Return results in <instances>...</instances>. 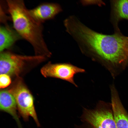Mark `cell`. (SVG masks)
I'll return each mask as SVG.
<instances>
[{"instance_id": "obj_7", "label": "cell", "mask_w": 128, "mask_h": 128, "mask_svg": "<svg viewBox=\"0 0 128 128\" xmlns=\"http://www.w3.org/2000/svg\"><path fill=\"white\" fill-rule=\"evenodd\" d=\"M62 10L59 4L48 3H43L29 10L30 14L34 19L42 23L46 21L53 18Z\"/></svg>"}, {"instance_id": "obj_2", "label": "cell", "mask_w": 128, "mask_h": 128, "mask_svg": "<svg viewBox=\"0 0 128 128\" xmlns=\"http://www.w3.org/2000/svg\"><path fill=\"white\" fill-rule=\"evenodd\" d=\"M6 1L8 11L14 30L32 45L37 53L50 55L51 53L44 38L42 23L32 16L23 0Z\"/></svg>"}, {"instance_id": "obj_11", "label": "cell", "mask_w": 128, "mask_h": 128, "mask_svg": "<svg viewBox=\"0 0 128 128\" xmlns=\"http://www.w3.org/2000/svg\"><path fill=\"white\" fill-rule=\"evenodd\" d=\"M114 4L115 11L118 18L128 20V0H116Z\"/></svg>"}, {"instance_id": "obj_4", "label": "cell", "mask_w": 128, "mask_h": 128, "mask_svg": "<svg viewBox=\"0 0 128 128\" xmlns=\"http://www.w3.org/2000/svg\"><path fill=\"white\" fill-rule=\"evenodd\" d=\"M42 74L45 77L60 79L72 83L76 87L74 77L76 74L84 73L85 70L68 63L51 64L49 63L41 69Z\"/></svg>"}, {"instance_id": "obj_6", "label": "cell", "mask_w": 128, "mask_h": 128, "mask_svg": "<svg viewBox=\"0 0 128 128\" xmlns=\"http://www.w3.org/2000/svg\"><path fill=\"white\" fill-rule=\"evenodd\" d=\"M0 55V73L8 75H17L20 72L25 60L33 57L22 56L9 52H1Z\"/></svg>"}, {"instance_id": "obj_5", "label": "cell", "mask_w": 128, "mask_h": 128, "mask_svg": "<svg viewBox=\"0 0 128 128\" xmlns=\"http://www.w3.org/2000/svg\"><path fill=\"white\" fill-rule=\"evenodd\" d=\"M106 104L94 110L87 111L85 120L94 128H117L112 110Z\"/></svg>"}, {"instance_id": "obj_12", "label": "cell", "mask_w": 128, "mask_h": 128, "mask_svg": "<svg viewBox=\"0 0 128 128\" xmlns=\"http://www.w3.org/2000/svg\"><path fill=\"white\" fill-rule=\"evenodd\" d=\"M11 82L9 76L6 74H1L0 76V87L4 88L9 86Z\"/></svg>"}, {"instance_id": "obj_3", "label": "cell", "mask_w": 128, "mask_h": 128, "mask_svg": "<svg viewBox=\"0 0 128 128\" xmlns=\"http://www.w3.org/2000/svg\"><path fill=\"white\" fill-rule=\"evenodd\" d=\"M8 91L14 98L18 110L23 119L28 121L29 117H31L38 126L40 127L33 98L28 90L22 84L18 83Z\"/></svg>"}, {"instance_id": "obj_10", "label": "cell", "mask_w": 128, "mask_h": 128, "mask_svg": "<svg viewBox=\"0 0 128 128\" xmlns=\"http://www.w3.org/2000/svg\"><path fill=\"white\" fill-rule=\"evenodd\" d=\"M22 38L17 32L8 24L0 26V51L8 49Z\"/></svg>"}, {"instance_id": "obj_13", "label": "cell", "mask_w": 128, "mask_h": 128, "mask_svg": "<svg viewBox=\"0 0 128 128\" xmlns=\"http://www.w3.org/2000/svg\"><path fill=\"white\" fill-rule=\"evenodd\" d=\"M82 3L84 5H87L90 4H96L99 5H104V3L101 0H92V1L87 2V1H81Z\"/></svg>"}, {"instance_id": "obj_1", "label": "cell", "mask_w": 128, "mask_h": 128, "mask_svg": "<svg viewBox=\"0 0 128 128\" xmlns=\"http://www.w3.org/2000/svg\"><path fill=\"white\" fill-rule=\"evenodd\" d=\"M70 35L84 51L95 54L112 63L120 64L128 58V37L97 32L81 21L71 28Z\"/></svg>"}, {"instance_id": "obj_9", "label": "cell", "mask_w": 128, "mask_h": 128, "mask_svg": "<svg viewBox=\"0 0 128 128\" xmlns=\"http://www.w3.org/2000/svg\"><path fill=\"white\" fill-rule=\"evenodd\" d=\"M1 110L10 115L15 120L19 128H23L17 114V108L15 99L9 91L2 90L0 93Z\"/></svg>"}, {"instance_id": "obj_8", "label": "cell", "mask_w": 128, "mask_h": 128, "mask_svg": "<svg viewBox=\"0 0 128 128\" xmlns=\"http://www.w3.org/2000/svg\"><path fill=\"white\" fill-rule=\"evenodd\" d=\"M111 105L117 128H128V114L116 91H111Z\"/></svg>"}]
</instances>
